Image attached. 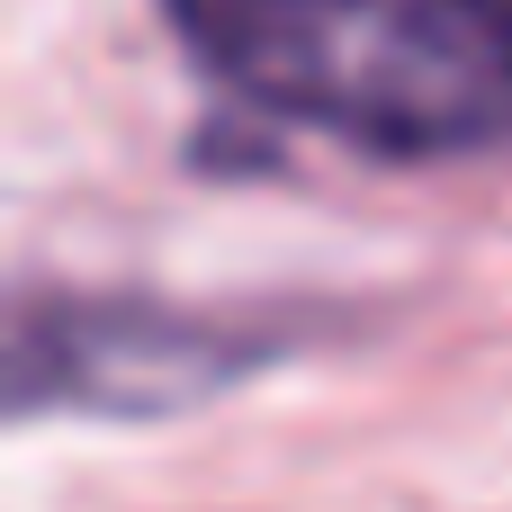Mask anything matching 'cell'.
Instances as JSON below:
<instances>
[{"mask_svg":"<svg viewBox=\"0 0 512 512\" xmlns=\"http://www.w3.org/2000/svg\"><path fill=\"white\" fill-rule=\"evenodd\" d=\"M252 108L378 162L512 153V0H162Z\"/></svg>","mask_w":512,"mask_h":512,"instance_id":"cell-1","label":"cell"},{"mask_svg":"<svg viewBox=\"0 0 512 512\" xmlns=\"http://www.w3.org/2000/svg\"><path fill=\"white\" fill-rule=\"evenodd\" d=\"M297 351L279 315H189L135 297H27L9 324V396L18 414H180L198 396L243 387Z\"/></svg>","mask_w":512,"mask_h":512,"instance_id":"cell-2","label":"cell"}]
</instances>
